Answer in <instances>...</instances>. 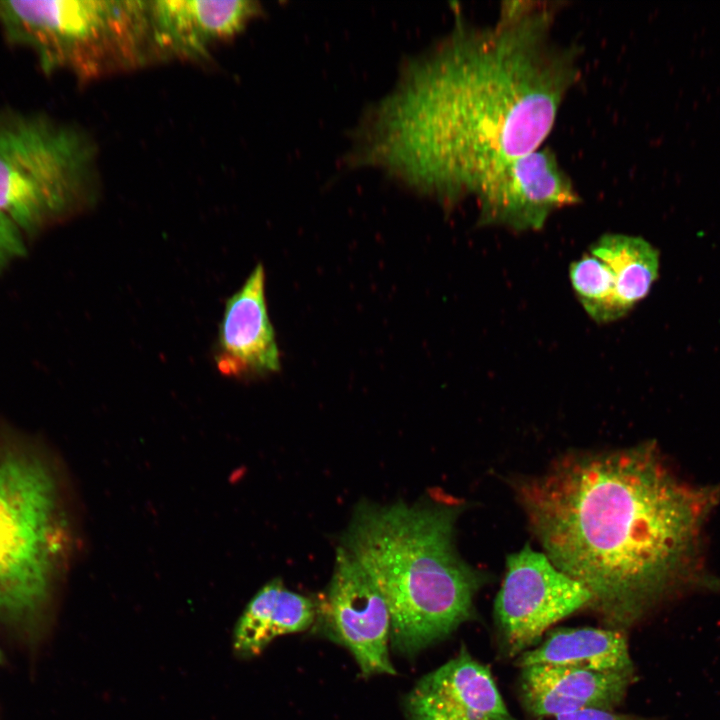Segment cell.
Masks as SVG:
<instances>
[{
	"label": "cell",
	"instance_id": "1",
	"mask_svg": "<svg viewBox=\"0 0 720 720\" xmlns=\"http://www.w3.org/2000/svg\"><path fill=\"white\" fill-rule=\"evenodd\" d=\"M555 8L507 2L485 26L458 24L375 110L360 160L447 203L537 150L579 75L554 38Z\"/></svg>",
	"mask_w": 720,
	"mask_h": 720
},
{
	"label": "cell",
	"instance_id": "2",
	"mask_svg": "<svg viewBox=\"0 0 720 720\" xmlns=\"http://www.w3.org/2000/svg\"><path fill=\"white\" fill-rule=\"evenodd\" d=\"M544 553L624 631L697 584L700 529L712 490L680 483L648 445L561 457L515 486Z\"/></svg>",
	"mask_w": 720,
	"mask_h": 720
},
{
	"label": "cell",
	"instance_id": "3",
	"mask_svg": "<svg viewBox=\"0 0 720 720\" xmlns=\"http://www.w3.org/2000/svg\"><path fill=\"white\" fill-rule=\"evenodd\" d=\"M459 504L360 503L343 547L369 575L390 615V644L414 655L474 616L484 576L455 545Z\"/></svg>",
	"mask_w": 720,
	"mask_h": 720
},
{
	"label": "cell",
	"instance_id": "4",
	"mask_svg": "<svg viewBox=\"0 0 720 720\" xmlns=\"http://www.w3.org/2000/svg\"><path fill=\"white\" fill-rule=\"evenodd\" d=\"M0 31L45 74L80 83L152 58L147 1L0 0Z\"/></svg>",
	"mask_w": 720,
	"mask_h": 720
},
{
	"label": "cell",
	"instance_id": "5",
	"mask_svg": "<svg viewBox=\"0 0 720 720\" xmlns=\"http://www.w3.org/2000/svg\"><path fill=\"white\" fill-rule=\"evenodd\" d=\"M96 153L79 128L43 112L0 111V213L32 234L87 208Z\"/></svg>",
	"mask_w": 720,
	"mask_h": 720
},
{
	"label": "cell",
	"instance_id": "6",
	"mask_svg": "<svg viewBox=\"0 0 720 720\" xmlns=\"http://www.w3.org/2000/svg\"><path fill=\"white\" fill-rule=\"evenodd\" d=\"M64 544L56 486L38 458L0 454V612L22 618L45 601Z\"/></svg>",
	"mask_w": 720,
	"mask_h": 720
},
{
	"label": "cell",
	"instance_id": "7",
	"mask_svg": "<svg viewBox=\"0 0 720 720\" xmlns=\"http://www.w3.org/2000/svg\"><path fill=\"white\" fill-rule=\"evenodd\" d=\"M591 595L530 545L506 559L503 583L495 598L497 625L510 656L536 645L555 623L583 607Z\"/></svg>",
	"mask_w": 720,
	"mask_h": 720
},
{
	"label": "cell",
	"instance_id": "8",
	"mask_svg": "<svg viewBox=\"0 0 720 720\" xmlns=\"http://www.w3.org/2000/svg\"><path fill=\"white\" fill-rule=\"evenodd\" d=\"M316 621L328 638L350 651L364 676L396 673L389 657L387 604L369 575L341 546Z\"/></svg>",
	"mask_w": 720,
	"mask_h": 720
},
{
	"label": "cell",
	"instance_id": "9",
	"mask_svg": "<svg viewBox=\"0 0 720 720\" xmlns=\"http://www.w3.org/2000/svg\"><path fill=\"white\" fill-rule=\"evenodd\" d=\"M475 197L481 225L520 232L541 229L552 213L581 200L549 148L505 163L483 181Z\"/></svg>",
	"mask_w": 720,
	"mask_h": 720
},
{
	"label": "cell",
	"instance_id": "10",
	"mask_svg": "<svg viewBox=\"0 0 720 720\" xmlns=\"http://www.w3.org/2000/svg\"><path fill=\"white\" fill-rule=\"evenodd\" d=\"M258 10L248 0L147 1L152 57L207 58L217 45L238 35Z\"/></svg>",
	"mask_w": 720,
	"mask_h": 720
},
{
	"label": "cell",
	"instance_id": "11",
	"mask_svg": "<svg viewBox=\"0 0 720 720\" xmlns=\"http://www.w3.org/2000/svg\"><path fill=\"white\" fill-rule=\"evenodd\" d=\"M408 720H515L487 665L465 647L424 675L405 698Z\"/></svg>",
	"mask_w": 720,
	"mask_h": 720
},
{
	"label": "cell",
	"instance_id": "12",
	"mask_svg": "<svg viewBox=\"0 0 720 720\" xmlns=\"http://www.w3.org/2000/svg\"><path fill=\"white\" fill-rule=\"evenodd\" d=\"M218 370L225 376L253 378L280 368L279 350L265 300V272L261 264L225 304L215 351Z\"/></svg>",
	"mask_w": 720,
	"mask_h": 720
},
{
	"label": "cell",
	"instance_id": "13",
	"mask_svg": "<svg viewBox=\"0 0 720 720\" xmlns=\"http://www.w3.org/2000/svg\"><path fill=\"white\" fill-rule=\"evenodd\" d=\"M521 700L534 716L555 717L587 708L612 710L635 680L633 672H602L576 667H523Z\"/></svg>",
	"mask_w": 720,
	"mask_h": 720
},
{
	"label": "cell",
	"instance_id": "14",
	"mask_svg": "<svg viewBox=\"0 0 720 720\" xmlns=\"http://www.w3.org/2000/svg\"><path fill=\"white\" fill-rule=\"evenodd\" d=\"M317 616L318 605L311 598L274 579L257 591L239 617L232 637L234 654L240 659L256 657L276 637L312 627Z\"/></svg>",
	"mask_w": 720,
	"mask_h": 720
},
{
	"label": "cell",
	"instance_id": "15",
	"mask_svg": "<svg viewBox=\"0 0 720 720\" xmlns=\"http://www.w3.org/2000/svg\"><path fill=\"white\" fill-rule=\"evenodd\" d=\"M517 665L576 667L602 672H633L624 631L609 628H556L533 649L519 655Z\"/></svg>",
	"mask_w": 720,
	"mask_h": 720
},
{
	"label": "cell",
	"instance_id": "16",
	"mask_svg": "<svg viewBox=\"0 0 720 720\" xmlns=\"http://www.w3.org/2000/svg\"><path fill=\"white\" fill-rule=\"evenodd\" d=\"M589 252L608 265L619 302L627 313L649 294L658 277L659 253L642 237L604 234Z\"/></svg>",
	"mask_w": 720,
	"mask_h": 720
},
{
	"label": "cell",
	"instance_id": "17",
	"mask_svg": "<svg viewBox=\"0 0 720 720\" xmlns=\"http://www.w3.org/2000/svg\"><path fill=\"white\" fill-rule=\"evenodd\" d=\"M570 282L586 313L604 324L624 317L613 274L608 265L589 251L571 263Z\"/></svg>",
	"mask_w": 720,
	"mask_h": 720
},
{
	"label": "cell",
	"instance_id": "18",
	"mask_svg": "<svg viewBox=\"0 0 720 720\" xmlns=\"http://www.w3.org/2000/svg\"><path fill=\"white\" fill-rule=\"evenodd\" d=\"M25 243L22 231L0 213V271L14 259L23 256Z\"/></svg>",
	"mask_w": 720,
	"mask_h": 720
},
{
	"label": "cell",
	"instance_id": "19",
	"mask_svg": "<svg viewBox=\"0 0 720 720\" xmlns=\"http://www.w3.org/2000/svg\"><path fill=\"white\" fill-rule=\"evenodd\" d=\"M555 720H658L655 718H645L631 714H620L612 710L587 708L570 713L557 715Z\"/></svg>",
	"mask_w": 720,
	"mask_h": 720
},
{
	"label": "cell",
	"instance_id": "20",
	"mask_svg": "<svg viewBox=\"0 0 720 720\" xmlns=\"http://www.w3.org/2000/svg\"><path fill=\"white\" fill-rule=\"evenodd\" d=\"M0 658H1V653H0Z\"/></svg>",
	"mask_w": 720,
	"mask_h": 720
}]
</instances>
